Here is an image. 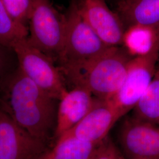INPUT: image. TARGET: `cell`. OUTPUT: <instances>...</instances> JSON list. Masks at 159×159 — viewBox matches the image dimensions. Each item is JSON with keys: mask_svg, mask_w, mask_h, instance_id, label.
Listing matches in <instances>:
<instances>
[{"mask_svg": "<svg viewBox=\"0 0 159 159\" xmlns=\"http://www.w3.org/2000/svg\"><path fill=\"white\" fill-rule=\"evenodd\" d=\"M120 157L111 144L102 141L98 145L93 159H120Z\"/></svg>", "mask_w": 159, "mask_h": 159, "instance_id": "cell-19", "label": "cell"}, {"mask_svg": "<svg viewBox=\"0 0 159 159\" xmlns=\"http://www.w3.org/2000/svg\"><path fill=\"white\" fill-rule=\"evenodd\" d=\"M159 60V35L150 50L133 57L119 90L109 100L120 118L133 110L146 90L157 70Z\"/></svg>", "mask_w": 159, "mask_h": 159, "instance_id": "cell-5", "label": "cell"}, {"mask_svg": "<svg viewBox=\"0 0 159 159\" xmlns=\"http://www.w3.org/2000/svg\"><path fill=\"white\" fill-rule=\"evenodd\" d=\"M65 17V34L60 65L94 57L109 48L97 36L72 0Z\"/></svg>", "mask_w": 159, "mask_h": 159, "instance_id": "cell-6", "label": "cell"}, {"mask_svg": "<svg viewBox=\"0 0 159 159\" xmlns=\"http://www.w3.org/2000/svg\"><path fill=\"white\" fill-rule=\"evenodd\" d=\"M159 35V29L139 25L126 28L121 46L132 57L146 54Z\"/></svg>", "mask_w": 159, "mask_h": 159, "instance_id": "cell-14", "label": "cell"}, {"mask_svg": "<svg viewBox=\"0 0 159 159\" xmlns=\"http://www.w3.org/2000/svg\"><path fill=\"white\" fill-rule=\"evenodd\" d=\"M28 35L27 27L14 20L0 0V44L12 48L16 41Z\"/></svg>", "mask_w": 159, "mask_h": 159, "instance_id": "cell-16", "label": "cell"}, {"mask_svg": "<svg viewBox=\"0 0 159 159\" xmlns=\"http://www.w3.org/2000/svg\"><path fill=\"white\" fill-rule=\"evenodd\" d=\"M85 21L108 47L121 46L125 27L119 15L108 6L107 0H76Z\"/></svg>", "mask_w": 159, "mask_h": 159, "instance_id": "cell-8", "label": "cell"}, {"mask_svg": "<svg viewBox=\"0 0 159 159\" xmlns=\"http://www.w3.org/2000/svg\"></svg>", "mask_w": 159, "mask_h": 159, "instance_id": "cell-24", "label": "cell"}, {"mask_svg": "<svg viewBox=\"0 0 159 159\" xmlns=\"http://www.w3.org/2000/svg\"><path fill=\"white\" fill-rule=\"evenodd\" d=\"M120 159H123V158H122V157H120Z\"/></svg>", "mask_w": 159, "mask_h": 159, "instance_id": "cell-22", "label": "cell"}, {"mask_svg": "<svg viewBox=\"0 0 159 159\" xmlns=\"http://www.w3.org/2000/svg\"></svg>", "mask_w": 159, "mask_h": 159, "instance_id": "cell-21", "label": "cell"}, {"mask_svg": "<svg viewBox=\"0 0 159 159\" xmlns=\"http://www.w3.org/2000/svg\"><path fill=\"white\" fill-rule=\"evenodd\" d=\"M12 18L27 27L32 8V0H1Z\"/></svg>", "mask_w": 159, "mask_h": 159, "instance_id": "cell-17", "label": "cell"}, {"mask_svg": "<svg viewBox=\"0 0 159 159\" xmlns=\"http://www.w3.org/2000/svg\"><path fill=\"white\" fill-rule=\"evenodd\" d=\"M12 49L18 66L29 79L52 98L60 100L67 93L64 78L53 60L31 45L27 37L18 40Z\"/></svg>", "mask_w": 159, "mask_h": 159, "instance_id": "cell-4", "label": "cell"}, {"mask_svg": "<svg viewBox=\"0 0 159 159\" xmlns=\"http://www.w3.org/2000/svg\"><path fill=\"white\" fill-rule=\"evenodd\" d=\"M55 146L35 159H93L100 144L63 134Z\"/></svg>", "mask_w": 159, "mask_h": 159, "instance_id": "cell-13", "label": "cell"}, {"mask_svg": "<svg viewBox=\"0 0 159 159\" xmlns=\"http://www.w3.org/2000/svg\"><path fill=\"white\" fill-rule=\"evenodd\" d=\"M4 83L7 107L4 110L24 130L48 145L55 137L58 100L30 79L18 66Z\"/></svg>", "mask_w": 159, "mask_h": 159, "instance_id": "cell-1", "label": "cell"}, {"mask_svg": "<svg viewBox=\"0 0 159 159\" xmlns=\"http://www.w3.org/2000/svg\"><path fill=\"white\" fill-rule=\"evenodd\" d=\"M120 142L129 159H159V126L133 117L120 129Z\"/></svg>", "mask_w": 159, "mask_h": 159, "instance_id": "cell-9", "label": "cell"}, {"mask_svg": "<svg viewBox=\"0 0 159 159\" xmlns=\"http://www.w3.org/2000/svg\"><path fill=\"white\" fill-rule=\"evenodd\" d=\"M133 57L122 46L109 47L94 57L61 64L64 78L96 98L110 100L119 90Z\"/></svg>", "mask_w": 159, "mask_h": 159, "instance_id": "cell-2", "label": "cell"}, {"mask_svg": "<svg viewBox=\"0 0 159 159\" xmlns=\"http://www.w3.org/2000/svg\"><path fill=\"white\" fill-rule=\"evenodd\" d=\"M30 43L51 59L59 61L63 50L65 17L50 0H32L29 18Z\"/></svg>", "mask_w": 159, "mask_h": 159, "instance_id": "cell-3", "label": "cell"}, {"mask_svg": "<svg viewBox=\"0 0 159 159\" xmlns=\"http://www.w3.org/2000/svg\"><path fill=\"white\" fill-rule=\"evenodd\" d=\"M48 145L31 136L0 107V159H35Z\"/></svg>", "mask_w": 159, "mask_h": 159, "instance_id": "cell-7", "label": "cell"}, {"mask_svg": "<svg viewBox=\"0 0 159 159\" xmlns=\"http://www.w3.org/2000/svg\"><path fill=\"white\" fill-rule=\"evenodd\" d=\"M98 100L84 88L74 87L59 100L55 137L58 139L82 119Z\"/></svg>", "mask_w": 159, "mask_h": 159, "instance_id": "cell-11", "label": "cell"}, {"mask_svg": "<svg viewBox=\"0 0 159 159\" xmlns=\"http://www.w3.org/2000/svg\"><path fill=\"white\" fill-rule=\"evenodd\" d=\"M133 117L159 125V67L142 97L133 108Z\"/></svg>", "mask_w": 159, "mask_h": 159, "instance_id": "cell-15", "label": "cell"}, {"mask_svg": "<svg viewBox=\"0 0 159 159\" xmlns=\"http://www.w3.org/2000/svg\"><path fill=\"white\" fill-rule=\"evenodd\" d=\"M119 119L118 113L109 100L98 98L91 110L64 134L98 144L104 140L108 131Z\"/></svg>", "mask_w": 159, "mask_h": 159, "instance_id": "cell-10", "label": "cell"}, {"mask_svg": "<svg viewBox=\"0 0 159 159\" xmlns=\"http://www.w3.org/2000/svg\"><path fill=\"white\" fill-rule=\"evenodd\" d=\"M12 48L0 44V83H4L8 77L17 69L12 68Z\"/></svg>", "mask_w": 159, "mask_h": 159, "instance_id": "cell-18", "label": "cell"}, {"mask_svg": "<svg viewBox=\"0 0 159 159\" xmlns=\"http://www.w3.org/2000/svg\"><path fill=\"white\" fill-rule=\"evenodd\" d=\"M125 29L139 25L159 29V0H129L115 7Z\"/></svg>", "mask_w": 159, "mask_h": 159, "instance_id": "cell-12", "label": "cell"}, {"mask_svg": "<svg viewBox=\"0 0 159 159\" xmlns=\"http://www.w3.org/2000/svg\"></svg>", "mask_w": 159, "mask_h": 159, "instance_id": "cell-23", "label": "cell"}, {"mask_svg": "<svg viewBox=\"0 0 159 159\" xmlns=\"http://www.w3.org/2000/svg\"><path fill=\"white\" fill-rule=\"evenodd\" d=\"M110 1L113 4L114 7L120 4L121 3H123V2H125L126 1H128L129 0H107V1Z\"/></svg>", "mask_w": 159, "mask_h": 159, "instance_id": "cell-20", "label": "cell"}]
</instances>
